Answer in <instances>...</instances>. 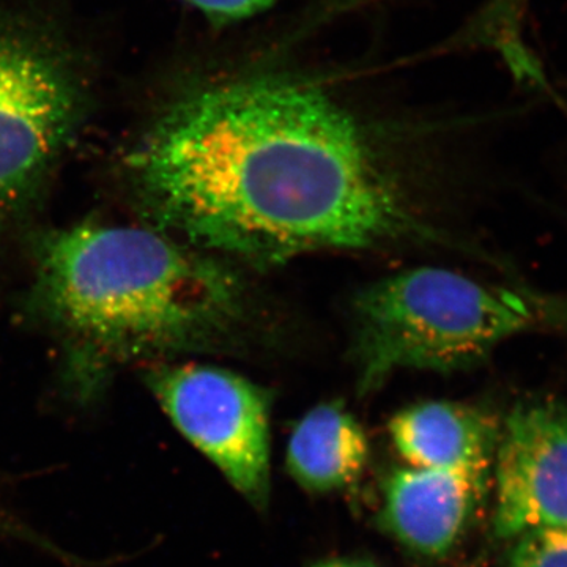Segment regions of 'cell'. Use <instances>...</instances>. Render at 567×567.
I'll use <instances>...</instances> for the list:
<instances>
[{
    "instance_id": "12",
    "label": "cell",
    "mask_w": 567,
    "mask_h": 567,
    "mask_svg": "<svg viewBox=\"0 0 567 567\" xmlns=\"http://www.w3.org/2000/svg\"><path fill=\"white\" fill-rule=\"evenodd\" d=\"M0 539H13L18 543L28 544V546L59 559L63 565H66L71 559L70 551L63 550L61 546L52 543L35 528L29 527L2 498H0Z\"/></svg>"
},
{
    "instance_id": "2",
    "label": "cell",
    "mask_w": 567,
    "mask_h": 567,
    "mask_svg": "<svg viewBox=\"0 0 567 567\" xmlns=\"http://www.w3.org/2000/svg\"><path fill=\"white\" fill-rule=\"evenodd\" d=\"M32 303L62 342L74 398L91 402L123 365L219 341L241 290L210 254L156 227L87 221L40 238Z\"/></svg>"
},
{
    "instance_id": "9",
    "label": "cell",
    "mask_w": 567,
    "mask_h": 567,
    "mask_svg": "<svg viewBox=\"0 0 567 567\" xmlns=\"http://www.w3.org/2000/svg\"><path fill=\"white\" fill-rule=\"evenodd\" d=\"M368 461L369 440L363 425L339 402L309 410L287 443V472L311 494L352 487L363 476Z\"/></svg>"
},
{
    "instance_id": "6",
    "label": "cell",
    "mask_w": 567,
    "mask_h": 567,
    "mask_svg": "<svg viewBox=\"0 0 567 567\" xmlns=\"http://www.w3.org/2000/svg\"><path fill=\"white\" fill-rule=\"evenodd\" d=\"M495 466V535L567 532V404L537 399L502 425Z\"/></svg>"
},
{
    "instance_id": "8",
    "label": "cell",
    "mask_w": 567,
    "mask_h": 567,
    "mask_svg": "<svg viewBox=\"0 0 567 567\" xmlns=\"http://www.w3.org/2000/svg\"><path fill=\"white\" fill-rule=\"evenodd\" d=\"M502 425L480 406L429 401L394 415L390 435L413 468L486 476L494 465Z\"/></svg>"
},
{
    "instance_id": "10",
    "label": "cell",
    "mask_w": 567,
    "mask_h": 567,
    "mask_svg": "<svg viewBox=\"0 0 567 567\" xmlns=\"http://www.w3.org/2000/svg\"><path fill=\"white\" fill-rule=\"evenodd\" d=\"M505 567H567V532H537L516 537Z\"/></svg>"
},
{
    "instance_id": "11",
    "label": "cell",
    "mask_w": 567,
    "mask_h": 567,
    "mask_svg": "<svg viewBox=\"0 0 567 567\" xmlns=\"http://www.w3.org/2000/svg\"><path fill=\"white\" fill-rule=\"evenodd\" d=\"M215 28H227L270 10L279 0H185Z\"/></svg>"
},
{
    "instance_id": "13",
    "label": "cell",
    "mask_w": 567,
    "mask_h": 567,
    "mask_svg": "<svg viewBox=\"0 0 567 567\" xmlns=\"http://www.w3.org/2000/svg\"><path fill=\"white\" fill-rule=\"evenodd\" d=\"M312 567H375L365 561H358V559H327V561L319 563Z\"/></svg>"
},
{
    "instance_id": "7",
    "label": "cell",
    "mask_w": 567,
    "mask_h": 567,
    "mask_svg": "<svg viewBox=\"0 0 567 567\" xmlns=\"http://www.w3.org/2000/svg\"><path fill=\"white\" fill-rule=\"evenodd\" d=\"M486 476L443 470H394L383 483L379 525L401 546L427 558L450 554L475 516Z\"/></svg>"
},
{
    "instance_id": "4",
    "label": "cell",
    "mask_w": 567,
    "mask_h": 567,
    "mask_svg": "<svg viewBox=\"0 0 567 567\" xmlns=\"http://www.w3.org/2000/svg\"><path fill=\"white\" fill-rule=\"evenodd\" d=\"M87 106V81L69 41L35 18L0 13V216L47 181Z\"/></svg>"
},
{
    "instance_id": "3",
    "label": "cell",
    "mask_w": 567,
    "mask_h": 567,
    "mask_svg": "<svg viewBox=\"0 0 567 567\" xmlns=\"http://www.w3.org/2000/svg\"><path fill=\"white\" fill-rule=\"evenodd\" d=\"M358 390L401 371L451 372L535 328L567 323V301L421 267L380 279L353 303Z\"/></svg>"
},
{
    "instance_id": "5",
    "label": "cell",
    "mask_w": 567,
    "mask_h": 567,
    "mask_svg": "<svg viewBox=\"0 0 567 567\" xmlns=\"http://www.w3.org/2000/svg\"><path fill=\"white\" fill-rule=\"evenodd\" d=\"M145 380L175 429L264 511L271 495V394L215 365H158Z\"/></svg>"
},
{
    "instance_id": "1",
    "label": "cell",
    "mask_w": 567,
    "mask_h": 567,
    "mask_svg": "<svg viewBox=\"0 0 567 567\" xmlns=\"http://www.w3.org/2000/svg\"><path fill=\"white\" fill-rule=\"evenodd\" d=\"M126 163L153 227L241 262L267 267L425 234L363 123L290 71L189 84Z\"/></svg>"
}]
</instances>
